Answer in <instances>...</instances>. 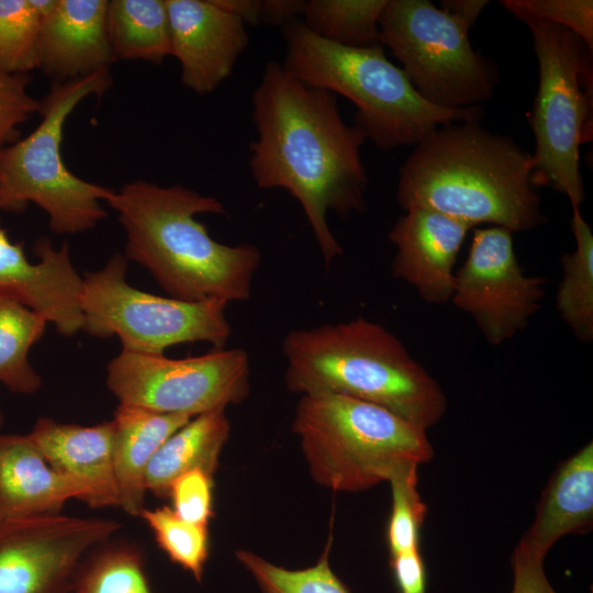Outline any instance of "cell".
Wrapping results in <instances>:
<instances>
[{"label":"cell","instance_id":"18","mask_svg":"<svg viewBox=\"0 0 593 593\" xmlns=\"http://www.w3.org/2000/svg\"><path fill=\"white\" fill-rule=\"evenodd\" d=\"M27 435L51 467L87 488V505L119 506L112 421L79 426L41 417Z\"/></svg>","mask_w":593,"mask_h":593},{"label":"cell","instance_id":"20","mask_svg":"<svg viewBox=\"0 0 593 593\" xmlns=\"http://www.w3.org/2000/svg\"><path fill=\"white\" fill-rule=\"evenodd\" d=\"M593 524V445L563 461L552 474L537 506L535 519L517 547L546 557L562 536L582 534Z\"/></svg>","mask_w":593,"mask_h":593},{"label":"cell","instance_id":"19","mask_svg":"<svg viewBox=\"0 0 593 593\" xmlns=\"http://www.w3.org/2000/svg\"><path fill=\"white\" fill-rule=\"evenodd\" d=\"M87 488L48 465L29 435L0 434V521L57 514Z\"/></svg>","mask_w":593,"mask_h":593},{"label":"cell","instance_id":"30","mask_svg":"<svg viewBox=\"0 0 593 593\" xmlns=\"http://www.w3.org/2000/svg\"><path fill=\"white\" fill-rule=\"evenodd\" d=\"M38 31L32 0H0V70L27 74L37 67Z\"/></svg>","mask_w":593,"mask_h":593},{"label":"cell","instance_id":"4","mask_svg":"<svg viewBox=\"0 0 593 593\" xmlns=\"http://www.w3.org/2000/svg\"><path fill=\"white\" fill-rule=\"evenodd\" d=\"M287 388L338 394L381 406L426 430L445 414L438 382L392 333L358 317L294 329L282 343Z\"/></svg>","mask_w":593,"mask_h":593},{"label":"cell","instance_id":"31","mask_svg":"<svg viewBox=\"0 0 593 593\" xmlns=\"http://www.w3.org/2000/svg\"><path fill=\"white\" fill-rule=\"evenodd\" d=\"M417 463L398 468L389 478L392 512L388 526L391 556L418 548V535L427 511L417 491Z\"/></svg>","mask_w":593,"mask_h":593},{"label":"cell","instance_id":"13","mask_svg":"<svg viewBox=\"0 0 593 593\" xmlns=\"http://www.w3.org/2000/svg\"><path fill=\"white\" fill-rule=\"evenodd\" d=\"M547 279L527 276L515 255L512 232L473 231L466 260L455 272L454 305L468 313L491 345L524 329L540 309Z\"/></svg>","mask_w":593,"mask_h":593},{"label":"cell","instance_id":"39","mask_svg":"<svg viewBox=\"0 0 593 593\" xmlns=\"http://www.w3.org/2000/svg\"><path fill=\"white\" fill-rule=\"evenodd\" d=\"M224 11L238 18L245 25L261 23V0H213Z\"/></svg>","mask_w":593,"mask_h":593},{"label":"cell","instance_id":"37","mask_svg":"<svg viewBox=\"0 0 593 593\" xmlns=\"http://www.w3.org/2000/svg\"><path fill=\"white\" fill-rule=\"evenodd\" d=\"M304 0H261V23L283 26L301 18Z\"/></svg>","mask_w":593,"mask_h":593},{"label":"cell","instance_id":"8","mask_svg":"<svg viewBox=\"0 0 593 593\" xmlns=\"http://www.w3.org/2000/svg\"><path fill=\"white\" fill-rule=\"evenodd\" d=\"M538 61L539 83L528 124L537 186H552L579 210L584 201L580 146L592 136V49L573 32L526 20Z\"/></svg>","mask_w":593,"mask_h":593},{"label":"cell","instance_id":"7","mask_svg":"<svg viewBox=\"0 0 593 593\" xmlns=\"http://www.w3.org/2000/svg\"><path fill=\"white\" fill-rule=\"evenodd\" d=\"M112 86L110 69L55 81L41 100L42 120L24 138L0 150V211L21 213L30 202L48 216L56 234H77L107 217L100 201L113 189L72 174L61 157L65 123L88 96L101 97Z\"/></svg>","mask_w":593,"mask_h":593},{"label":"cell","instance_id":"3","mask_svg":"<svg viewBox=\"0 0 593 593\" xmlns=\"http://www.w3.org/2000/svg\"><path fill=\"white\" fill-rule=\"evenodd\" d=\"M105 202L124 228L125 258L146 268L171 298L226 303L249 298L260 250L222 244L195 220L201 213L225 214L219 199L182 184L134 180Z\"/></svg>","mask_w":593,"mask_h":593},{"label":"cell","instance_id":"17","mask_svg":"<svg viewBox=\"0 0 593 593\" xmlns=\"http://www.w3.org/2000/svg\"><path fill=\"white\" fill-rule=\"evenodd\" d=\"M405 211L388 235L396 248L392 276L412 286L424 301L446 303L454 292L456 259L471 226L421 206Z\"/></svg>","mask_w":593,"mask_h":593},{"label":"cell","instance_id":"6","mask_svg":"<svg viewBox=\"0 0 593 593\" xmlns=\"http://www.w3.org/2000/svg\"><path fill=\"white\" fill-rule=\"evenodd\" d=\"M292 430L312 478L334 491L357 492L401 466L433 457L426 430L392 412L338 394L301 395Z\"/></svg>","mask_w":593,"mask_h":593},{"label":"cell","instance_id":"25","mask_svg":"<svg viewBox=\"0 0 593 593\" xmlns=\"http://www.w3.org/2000/svg\"><path fill=\"white\" fill-rule=\"evenodd\" d=\"M46 324L41 315L0 292V383L11 392L33 394L42 387L29 351L42 338Z\"/></svg>","mask_w":593,"mask_h":593},{"label":"cell","instance_id":"33","mask_svg":"<svg viewBox=\"0 0 593 593\" xmlns=\"http://www.w3.org/2000/svg\"><path fill=\"white\" fill-rule=\"evenodd\" d=\"M29 74L0 70V150L19 139V125L38 113L41 100L33 98L27 87Z\"/></svg>","mask_w":593,"mask_h":593},{"label":"cell","instance_id":"41","mask_svg":"<svg viewBox=\"0 0 593 593\" xmlns=\"http://www.w3.org/2000/svg\"><path fill=\"white\" fill-rule=\"evenodd\" d=\"M72 593H79V592H76V591H75V592H72Z\"/></svg>","mask_w":593,"mask_h":593},{"label":"cell","instance_id":"36","mask_svg":"<svg viewBox=\"0 0 593 593\" xmlns=\"http://www.w3.org/2000/svg\"><path fill=\"white\" fill-rule=\"evenodd\" d=\"M399 593H426V572L419 549L391 556L390 561Z\"/></svg>","mask_w":593,"mask_h":593},{"label":"cell","instance_id":"35","mask_svg":"<svg viewBox=\"0 0 593 593\" xmlns=\"http://www.w3.org/2000/svg\"><path fill=\"white\" fill-rule=\"evenodd\" d=\"M544 560V557L528 553L516 546L512 556L511 593H557L546 577Z\"/></svg>","mask_w":593,"mask_h":593},{"label":"cell","instance_id":"16","mask_svg":"<svg viewBox=\"0 0 593 593\" xmlns=\"http://www.w3.org/2000/svg\"><path fill=\"white\" fill-rule=\"evenodd\" d=\"M108 0H32L40 15L37 67L56 81L107 70L115 61L105 26Z\"/></svg>","mask_w":593,"mask_h":593},{"label":"cell","instance_id":"11","mask_svg":"<svg viewBox=\"0 0 593 593\" xmlns=\"http://www.w3.org/2000/svg\"><path fill=\"white\" fill-rule=\"evenodd\" d=\"M107 385L120 404L195 417L247 396L249 358L240 348L183 359L122 349L108 365Z\"/></svg>","mask_w":593,"mask_h":593},{"label":"cell","instance_id":"40","mask_svg":"<svg viewBox=\"0 0 593 593\" xmlns=\"http://www.w3.org/2000/svg\"><path fill=\"white\" fill-rule=\"evenodd\" d=\"M2 423H3V414H2V412L0 410V426L2 425Z\"/></svg>","mask_w":593,"mask_h":593},{"label":"cell","instance_id":"38","mask_svg":"<svg viewBox=\"0 0 593 593\" xmlns=\"http://www.w3.org/2000/svg\"><path fill=\"white\" fill-rule=\"evenodd\" d=\"M489 3L486 0H446L441 1L440 9L470 29Z\"/></svg>","mask_w":593,"mask_h":593},{"label":"cell","instance_id":"22","mask_svg":"<svg viewBox=\"0 0 593 593\" xmlns=\"http://www.w3.org/2000/svg\"><path fill=\"white\" fill-rule=\"evenodd\" d=\"M228 434L225 410L192 417L153 456L145 472L146 490L160 497L168 496L172 481L194 469L213 477Z\"/></svg>","mask_w":593,"mask_h":593},{"label":"cell","instance_id":"24","mask_svg":"<svg viewBox=\"0 0 593 593\" xmlns=\"http://www.w3.org/2000/svg\"><path fill=\"white\" fill-rule=\"evenodd\" d=\"M570 227L575 248L561 258L556 306L577 339L588 344L593 339V234L580 209L572 210Z\"/></svg>","mask_w":593,"mask_h":593},{"label":"cell","instance_id":"2","mask_svg":"<svg viewBox=\"0 0 593 593\" xmlns=\"http://www.w3.org/2000/svg\"><path fill=\"white\" fill-rule=\"evenodd\" d=\"M396 199L461 221L525 232L545 223L532 155L480 120L441 125L400 169Z\"/></svg>","mask_w":593,"mask_h":593},{"label":"cell","instance_id":"9","mask_svg":"<svg viewBox=\"0 0 593 593\" xmlns=\"http://www.w3.org/2000/svg\"><path fill=\"white\" fill-rule=\"evenodd\" d=\"M468 32L427 0H388L379 20L380 44L416 92L445 110L481 108L497 82L496 67L473 49Z\"/></svg>","mask_w":593,"mask_h":593},{"label":"cell","instance_id":"14","mask_svg":"<svg viewBox=\"0 0 593 593\" xmlns=\"http://www.w3.org/2000/svg\"><path fill=\"white\" fill-rule=\"evenodd\" d=\"M31 262L22 242H12L0 227V292L27 306L64 336L82 331L83 279L75 269L68 244L55 249L48 238L34 245Z\"/></svg>","mask_w":593,"mask_h":593},{"label":"cell","instance_id":"1","mask_svg":"<svg viewBox=\"0 0 593 593\" xmlns=\"http://www.w3.org/2000/svg\"><path fill=\"white\" fill-rule=\"evenodd\" d=\"M251 110L257 138L249 167L257 187L283 189L299 201L329 265L343 248L328 226V211L365 208V135L345 123L334 93L305 85L275 61L264 69Z\"/></svg>","mask_w":593,"mask_h":593},{"label":"cell","instance_id":"27","mask_svg":"<svg viewBox=\"0 0 593 593\" xmlns=\"http://www.w3.org/2000/svg\"><path fill=\"white\" fill-rule=\"evenodd\" d=\"M235 556L261 593H349L329 566L328 546L314 566L298 570L277 566L248 550H237Z\"/></svg>","mask_w":593,"mask_h":593},{"label":"cell","instance_id":"28","mask_svg":"<svg viewBox=\"0 0 593 593\" xmlns=\"http://www.w3.org/2000/svg\"><path fill=\"white\" fill-rule=\"evenodd\" d=\"M79 593H152L136 549L127 546L110 547L89 555L76 580Z\"/></svg>","mask_w":593,"mask_h":593},{"label":"cell","instance_id":"12","mask_svg":"<svg viewBox=\"0 0 593 593\" xmlns=\"http://www.w3.org/2000/svg\"><path fill=\"white\" fill-rule=\"evenodd\" d=\"M122 524L47 514L0 521V593H72L87 557Z\"/></svg>","mask_w":593,"mask_h":593},{"label":"cell","instance_id":"21","mask_svg":"<svg viewBox=\"0 0 593 593\" xmlns=\"http://www.w3.org/2000/svg\"><path fill=\"white\" fill-rule=\"evenodd\" d=\"M191 418L119 404L112 419L113 468L119 506L127 514L141 515L145 508V472L149 461L159 447Z\"/></svg>","mask_w":593,"mask_h":593},{"label":"cell","instance_id":"26","mask_svg":"<svg viewBox=\"0 0 593 593\" xmlns=\"http://www.w3.org/2000/svg\"><path fill=\"white\" fill-rule=\"evenodd\" d=\"M388 0H305L300 20L316 36L349 47L379 42V20Z\"/></svg>","mask_w":593,"mask_h":593},{"label":"cell","instance_id":"23","mask_svg":"<svg viewBox=\"0 0 593 593\" xmlns=\"http://www.w3.org/2000/svg\"><path fill=\"white\" fill-rule=\"evenodd\" d=\"M105 26L114 59L161 64L170 56L165 0H111Z\"/></svg>","mask_w":593,"mask_h":593},{"label":"cell","instance_id":"29","mask_svg":"<svg viewBox=\"0 0 593 593\" xmlns=\"http://www.w3.org/2000/svg\"><path fill=\"white\" fill-rule=\"evenodd\" d=\"M139 517L153 530L158 546L169 559L200 582L209 556L208 526L187 522L166 505L144 508Z\"/></svg>","mask_w":593,"mask_h":593},{"label":"cell","instance_id":"5","mask_svg":"<svg viewBox=\"0 0 593 593\" xmlns=\"http://www.w3.org/2000/svg\"><path fill=\"white\" fill-rule=\"evenodd\" d=\"M282 67L307 86L338 93L356 105L354 125L378 148L415 146L437 127L480 120L481 108L445 110L426 102L382 45L349 47L325 41L300 19L281 26Z\"/></svg>","mask_w":593,"mask_h":593},{"label":"cell","instance_id":"34","mask_svg":"<svg viewBox=\"0 0 593 593\" xmlns=\"http://www.w3.org/2000/svg\"><path fill=\"white\" fill-rule=\"evenodd\" d=\"M168 496L172 510L182 519L206 525L212 516V477L194 469L176 478L169 486Z\"/></svg>","mask_w":593,"mask_h":593},{"label":"cell","instance_id":"32","mask_svg":"<svg viewBox=\"0 0 593 593\" xmlns=\"http://www.w3.org/2000/svg\"><path fill=\"white\" fill-rule=\"evenodd\" d=\"M521 21L541 20L570 30L593 49L592 0H503Z\"/></svg>","mask_w":593,"mask_h":593},{"label":"cell","instance_id":"15","mask_svg":"<svg viewBox=\"0 0 593 593\" xmlns=\"http://www.w3.org/2000/svg\"><path fill=\"white\" fill-rule=\"evenodd\" d=\"M170 55L181 82L198 94L213 92L233 72L249 43L245 24L213 0H165Z\"/></svg>","mask_w":593,"mask_h":593},{"label":"cell","instance_id":"10","mask_svg":"<svg viewBox=\"0 0 593 593\" xmlns=\"http://www.w3.org/2000/svg\"><path fill=\"white\" fill-rule=\"evenodd\" d=\"M127 259L113 255L86 272L81 293L82 331L118 336L123 350L164 354L174 345L206 342L224 348L232 333L223 301L189 302L143 292L126 281Z\"/></svg>","mask_w":593,"mask_h":593}]
</instances>
